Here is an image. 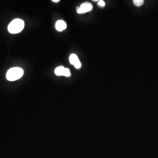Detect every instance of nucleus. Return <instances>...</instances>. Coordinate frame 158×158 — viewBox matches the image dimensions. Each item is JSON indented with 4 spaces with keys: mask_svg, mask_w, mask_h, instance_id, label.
<instances>
[{
    "mask_svg": "<svg viewBox=\"0 0 158 158\" xmlns=\"http://www.w3.org/2000/svg\"><path fill=\"white\" fill-rule=\"evenodd\" d=\"M25 23L22 19H15L8 25V29L11 34H18L23 31Z\"/></svg>",
    "mask_w": 158,
    "mask_h": 158,
    "instance_id": "obj_1",
    "label": "nucleus"
},
{
    "mask_svg": "<svg viewBox=\"0 0 158 158\" xmlns=\"http://www.w3.org/2000/svg\"><path fill=\"white\" fill-rule=\"evenodd\" d=\"M23 74V70L21 68H14L10 69L6 73V79L13 81L20 79Z\"/></svg>",
    "mask_w": 158,
    "mask_h": 158,
    "instance_id": "obj_2",
    "label": "nucleus"
},
{
    "mask_svg": "<svg viewBox=\"0 0 158 158\" xmlns=\"http://www.w3.org/2000/svg\"><path fill=\"white\" fill-rule=\"evenodd\" d=\"M93 9L92 4L89 2L83 3L81 6L77 8V12L78 14H84L87 12H90Z\"/></svg>",
    "mask_w": 158,
    "mask_h": 158,
    "instance_id": "obj_3",
    "label": "nucleus"
},
{
    "mask_svg": "<svg viewBox=\"0 0 158 158\" xmlns=\"http://www.w3.org/2000/svg\"><path fill=\"white\" fill-rule=\"evenodd\" d=\"M55 73L57 76H63L66 77H70L71 76L70 70L68 68H64L63 66H59L56 68L55 70Z\"/></svg>",
    "mask_w": 158,
    "mask_h": 158,
    "instance_id": "obj_4",
    "label": "nucleus"
},
{
    "mask_svg": "<svg viewBox=\"0 0 158 158\" xmlns=\"http://www.w3.org/2000/svg\"><path fill=\"white\" fill-rule=\"evenodd\" d=\"M70 63L73 64L76 69H80L81 67V63L79 60V57L76 54H72L69 57Z\"/></svg>",
    "mask_w": 158,
    "mask_h": 158,
    "instance_id": "obj_5",
    "label": "nucleus"
},
{
    "mask_svg": "<svg viewBox=\"0 0 158 158\" xmlns=\"http://www.w3.org/2000/svg\"><path fill=\"white\" fill-rule=\"evenodd\" d=\"M55 27L58 31H62L67 28V25L66 23L62 20H59L56 23Z\"/></svg>",
    "mask_w": 158,
    "mask_h": 158,
    "instance_id": "obj_6",
    "label": "nucleus"
},
{
    "mask_svg": "<svg viewBox=\"0 0 158 158\" xmlns=\"http://www.w3.org/2000/svg\"><path fill=\"white\" fill-rule=\"evenodd\" d=\"M134 4H135V6H142L143 2H144V1L143 0H134Z\"/></svg>",
    "mask_w": 158,
    "mask_h": 158,
    "instance_id": "obj_7",
    "label": "nucleus"
},
{
    "mask_svg": "<svg viewBox=\"0 0 158 158\" xmlns=\"http://www.w3.org/2000/svg\"><path fill=\"white\" fill-rule=\"evenodd\" d=\"M98 6H101V7H104L106 6V3L104 1L102 0H100L98 1Z\"/></svg>",
    "mask_w": 158,
    "mask_h": 158,
    "instance_id": "obj_8",
    "label": "nucleus"
},
{
    "mask_svg": "<svg viewBox=\"0 0 158 158\" xmlns=\"http://www.w3.org/2000/svg\"><path fill=\"white\" fill-rule=\"evenodd\" d=\"M52 1H53V2H59L60 1H59V0H53Z\"/></svg>",
    "mask_w": 158,
    "mask_h": 158,
    "instance_id": "obj_9",
    "label": "nucleus"
}]
</instances>
